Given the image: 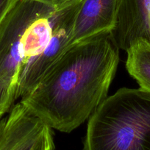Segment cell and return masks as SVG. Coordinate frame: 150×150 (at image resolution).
<instances>
[{
    "mask_svg": "<svg viewBox=\"0 0 150 150\" xmlns=\"http://www.w3.org/2000/svg\"><path fill=\"white\" fill-rule=\"evenodd\" d=\"M119 50L112 33L74 44L20 102L52 129L71 132L106 99Z\"/></svg>",
    "mask_w": 150,
    "mask_h": 150,
    "instance_id": "1",
    "label": "cell"
},
{
    "mask_svg": "<svg viewBox=\"0 0 150 150\" xmlns=\"http://www.w3.org/2000/svg\"><path fill=\"white\" fill-rule=\"evenodd\" d=\"M83 150H150V93L123 88L90 116Z\"/></svg>",
    "mask_w": 150,
    "mask_h": 150,
    "instance_id": "2",
    "label": "cell"
},
{
    "mask_svg": "<svg viewBox=\"0 0 150 150\" xmlns=\"http://www.w3.org/2000/svg\"><path fill=\"white\" fill-rule=\"evenodd\" d=\"M61 10L35 0L14 2L0 22V80L16 88L23 69L47 44Z\"/></svg>",
    "mask_w": 150,
    "mask_h": 150,
    "instance_id": "3",
    "label": "cell"
},
{
    "mask_svg": "<svg viewBox=\"0 0 150 150\" xmlns=\"http://www.w3.org/2000/svg\"><path fill=\"white\" fill-rule=\"evenodd\" d=\"M82 2L83 0L61 10L46 45L20 74L16 99L30 93L44 74L73 46L74 22Z\"/></svg>",
    "mask_w": 150,
    "mask_h": 150,
    "instance_id": "4",
    "label": "cell"
},
{
    "mask_svg": "<svg viewBox=\"0 0 150 150\" xmlns=\"http://www.w3.org/2000/svg\"><path fill=\"white\" fill-rule=\"evenodd\" d=\"M52 129L19 102L0 119V150H54Z\"/></svg>",
    "mask_w": 150,
    "mask_h": 150,
    "instance_id": "5",
    "label": "cell"
},
{
    "mask_svg": "<svg viewBox=\"0 0 150 150\" xmlns=\"http://www.w3.org/2000/svg\"><path fill=\"white\" fill-rule=\"evenodd\" d=\"M119 0H83L76 16L73 46L104 33L116 26Z\"/></svg>",
    "mask_w": 150,
    "mask_h": 150,
    "instance_id": "6",
    "label": "cell"
},
{
    "mask_svg": "<svg viewBox=\"0 0 150 150\" xmlns=\"http://www.w3.org/2000/svg\"><path fill=\"white\" fill-rule=\"evenodd\" d=\"M150 0H119L116 26L112 32L116 45L127 51L134 41H149Z\"/></svg>",
    "mask_w": 150,
    "mask_h": 150,
    "instance_id": "7",
    "label": "cell"
},
{
    "mask_svg": "<svg viewBox=\"0 0 150 150\" xmlns=\"http://www.w3.org/2000/svg\"><path fill=\"white\" fill-rule=\"evenodd\" d=\"M126 67L140 88L150 93V43L138 39L127 50Z\"/></svg>",
    "mask_w": 150,
    "mask_h": 150,
    "instance_id": "8",
    "label": "cell"
},
{
    "mask_svg": "<svg viewBox=\"0 0 150 150\" xmlns=\"http://www.w3.org/2000/svg\"><path fill=\"white\" fill-rule=\"evenodd\" d=\"M16 100V88L0 80V119L11 110Z\"/></svg>",
    "mask_w": 150,
    "mask_h": 150,
    "instance_id": "9",
    "label": "cell"
},
{
    "mask_svg": "<svg viewBox=\"0 0 150 150\" xmlns=\"http://www.w3.org/2000/svg\"><path fill=\"white\" fill-rule=\"evenodd\" d=\"M35 1L47 4L56 9L61 10L82 0H35Z\"/></svg>",
    "mask_w": 150,
    "mask_h": 150,
    "instance_id": "10",
    "label": "cell"
},
{
    "mask_svg": "<svg viewBox=\"0 0 150 150\" xmlns=\"http://www.w3.org/2000/svg\"><path fill=\"white\" fill-rule=\"evenodd\" d=\"M16 0H0V22Z\"/></svg>",
    "mask_w": 150,
    "mask_h": 150,
    "instance_id": "11",
    "label": "cell"
},
{
    "mask_svg": "<svg viewBox=\"0 0 150 150\" xmlns=\"http://www.w3.org/2000/svg\"><path fill=\"white\" fill-rule=\"evenodd\" d=\"M149 42L150 43V24H149Z\"/></svg>",
    "mask_w": 150,
    "mask_h": 150,
    "instance_id": "12",
    "label": "cell"
}]
</instances>
